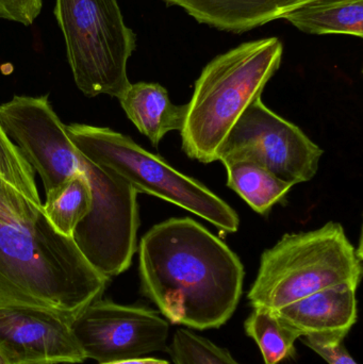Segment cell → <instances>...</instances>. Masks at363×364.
I'll list each match as a JSON object with an SVG mask.
<instances>
[{
  "label": "cell",
  "mask_w": 363,
  "mask_h": 364,
  "mask_svg": "<svg viewBox=\"0 0 363 364\" xmlns=\"http://www.w3.org/2000/svg\"><path fill=\"white\" fill-rule=\"evenodd\" d=\"M109 280L57 230L40 199L0 176V307L40 310L72 325Z\"/></svg>",
  "instance_id": "obj_1"
},
{
  "label": "cell",
  "mask_w": 363,
  "mask_h": 364,
  "mask_svg": "<svg viewBox=\"0 0 363 364\" xmlns=\"http://www.w3.org/2000/svg\"><path fill=\"white\" fill-rule=\"evenodd\" d=\"M139 260L143 293L173 324L219 328L238 307L240 259L192 218L155 225L141 240Z\"/></svg>",
  "instance_id": "obj_2"
},
{
  "label": "cell",
  "mask_w": 363,
  "mask_h": 364,
  "mask_svg": "<svg viewBox=\"0 0 363 364\" xmlns=\"http://www.w3.org/2000/svg\"><path fill=\"white\" fill-rule=\"evenodd\" d=\"M283 43L277 38L243 43L215 57L196 80L180 130L188 157L217 161V151L245 109L261 97L278 70Z\"/></svg>",
  "instance_id": "obj_3"
},
{
  "label": "cell",
  "mask_w": 363,
  "mask_h": 364,
  "mask_svg": "<svg viewBox=\"0 0 363 364\" xmlns=\"http://www.w3.org/2000/svg\"><path fill=\"white\" fill-rule=\"evenodd\" d=\"M362 255L338 223L309 232L286 235L262 254L247 299L253 308L279 309L338 284L358 287Z\"/></svg>",
  "instance_id": "obj_4"
},
{
  "label": "cell",
  "mask_w": 363,
  "mask_h": 364,
  "mask_svg": "<svg viewBox=\"0 0 363 364\" xmlns=\"http://www.w3.org/2000/svg\"><path fill=\"white\" fill-rule=\"evenodd\" d=\"M70 141L83 156L128 182L138 193L174 203L227 232L240 225L237 212L200 181L178 172L129 136L85 124L66 126Z\"/></svg>",
  "instance_id": "obj_5"
},
{
  "label": "cell",
  "mask_w": 363,
  "mask_h": 364,
  "mask_svg": "<svg viewBox=\"0 0 363 364\" xmlns=\"http://www.w3.org/2000/svg\"><path fill=\"white\" fill-rule=\"evenodd\" d=\"M55 15L78 89L89 97L119 98L130 85L127 63L136 34L117 0H55Z\"/></svg>",
  "instance_id": "obj_6"
},
{
  "label": "cell",
  "mask_w": 363,
  "mask_h": 364,
  "mask_svg": "<svg viewBox=\"0 0 363 364\" xmlns=\"http://www.w3.org/2000/svg\"><path fill=\"white\" fill-rule=\"evenodd\" d=\"M323 156L298 126L266 108L261 97L239 117L217 151V161H247L292 186L311 181Z\"/></svg>",
  "instance_id": "obj_7"
},
{
  "label": "cell",
  "mask_w": 363,
  "mask_h": 364,
  "mask_svg": "<svg viewBox=\"0 0 363 364\" xmlns=\"http://www.w3.org/2000/svg\"><path fill=\"white\" fill-rule=\"evenodd\" d=\"M70 326L87 359L98 363L168 350L170 324L146 307L119 305L100 297Z\"/></svg>",
  "instance_id": "obj_8"
},
{
  "label": "cell",
  "mask_w": 363,
  "mask_h": 364,
  "mask_svg": "<svg viewBox=\"0 0 363 364\" xmlns=\"http://www.w3.org/2000/svg\"><path fill=\"white\" fill-rule=\"evenodd\" d=\"M0 354L8 364H76L87 359L70 323L19 307H0Z\"/></svg>",
  "instance_id": "obj_9"
},
{
  "label": "cell",
  "mask_w": 363,
  "mask_h": 364,
  "mask_svg": "<svg viewBox=\"0 0 363 364\" xmlns=\"http://www.w3.org/2000/svg\"><path fill=\"white\" fill-rule=\"evenodd\" d=\"M357 287H330L274 310L276 316L302 337H347L357 322Z\"/></svg>",
  "instance_id": "obj_10"
},
{
  "label": "cell",
  "mask_w": 363,
  "mask_h": 364,
  "mask_svg": "<svg viewBox=\"0 0 363 364\" xmlns=\"http://www.w3.org/2000/svg\"><path fill=\"white\" fill-rule=\"evenodd\" d=\"M183 9L200 23L223 31H249L281 19L289 0H163Z\"/></svg>",
  "instance_id": "obj_11"
},
{
  "label": "cell",
  "mask_w": 363,
  "mask_h": 364,
  "mask_svg": "<svg viewBox=\"0 0 363 364\" xmlns=\"http://www.w3.org/2000/svg\"><path fill=\"white\" fill-rule=\"evenodd\" d=\"M119 100L130 121L155 147L168 132L183 129L187 105L173 104L159 83H130Z\"/></svg>",
  "instance_id": "obj_12"
},
{
  "label": "cell",
  "mask_w": 363,
  "mask_h": 364,
  "mask_svg": "<svg viewBox=\"0 0 363 364\" xmlns=\"http://www.w3.org/2000/svg\"><path fill=\"white\" fill-rule=\"evenodd\" d=\"M281 18L308 34L363 36V0H313Z\"/></svg>",
  "instance_id": "obj_13"
},
{
  "label": "cell",
  "mask_w": 363,
  "mask_h": 364,
  "mask_svg": "<svg viewBox=\"0 0 363 364\" xmlns=\"http://www.w3.org/2000/svg\"><path fill=\"white\" fill-rule=\"evenodd\" d=\"M224 166L227 170V186L262 215L283 201L293 186L251 162H228Z\"/></svg>",
  "instance_id": "obj_14"
},
{
  "label": "cell",
  "mask_w": 363,
  "mask_h": 364,
  "mask_svg": "<svg viewBox=\"0 0 363 364\" xmlns=\"http://www.w3.org/2000/svg\"><path fill=\"white\" fill-rule=\"evenodd\" d=\"M79 170L70 181L46 194V203L43 205L53 226L67 237H72L76 227L91 211L92 191L81 170L80 159Z\"/></svg>",
  "instance_id": "obj_15"
},
{
  "label": "cell",
  "mask_w": 363,
  "mask_h": 364,
  "mask_svg": "<svg viewBox=\"0 0 363 364\" xmlns=\"http://www.w3.org/2000/svg\"><path fill=\"white\" fill-rule=\"evenodd\" d=\"M245 333L257 343L266 364H278L294 358L300 336L272 310L254 308L244 323Z\"/></svg>",
  "instance_id": "obj_16"
},
{
  "label": "cell",
  "mask_w": 363,
  "mask_h": 364,
  "mask_svg": "<svg viewBox=\"0 0 363 364\" xmlns=\"http://www.w3.org/2000/svg\"><path fill=\"white\" fill-rule=\"evenodd\" d=\"M168 352L174 364H241L228 350L188 329L174 333Z\"/></svg>",
  "instance_id": "obj_17"
},
{
  "label": "cell",
  "mask_w": 363,
  "mask_h": 364,
  "mask_svg": "<svg viewBox=\"0 0 363 364\" xmlns=\"http://www.w3.org/2000/svg\"><path fill=\"white\" fill-rule=\"evenodd\" d=\"M0 176L27 193L33 198L40 199L34 171L21 155L18 147L9 138L0 126Z\"/></svg>",
  "instance_id": "obj_18"
},
{
  "label": "cell",
  "mask_w": 363,
  "mask_h": 364,
  "mask_svg": "<svg viewBox=\"0 0 363 364\" xmlns=\"http://www.w3.org/2000/svg\"><path fill=\"white\" fill-rule=\"evenodd\" d=\"M303 344L317 353L328 364H357L345 346V338L336 336H307Z\"/></svg>",
  "instance_id": "obj_19"
},
{
  "label": "cell",
  "mask_w": 363,
  "mask_h": 364,
  "mask_svg": "<svg viewBox=\"0 0 363 364\" xmlns=\"http://www.w3.org/2000/svg\"><path fill=\"white\" fill-rule=\"evenodd\" d=\"M42 0H0V18L31 25L40 14Z\"/></svg>",
  "instance_id": "obj_20"
},
{
  "label": "cell",
  "mask_w": 363,
  "mask_h": 364,
  "mask_svg": "<svg viewBox=\"0 0 363 364\" xmlns=\"http://www.w3.org/2000/svg\"><path fill=\"white\" fill-rule=\"evenodd\" d=\"M99 364H168V363L166 360H162V359L146 358V357H142V358L109 361V363Z\"/></svg>",
  "instance_id": "obj_21"
},
{
  "label": "cell",
  "mask_w": 363,
  "mask_h": 364,
  "mask_svg": "<svg viewBox=\"0 0 363 364\" xmlns=\"http://www.w3.org/2000/svg\"><path fill=\"white\" fill-rule=\"evenodd\" d=\"M313 1V0H289L288 2V11L292 10V9L296 8V6H302V4H306V2Z\"/></svg>",
  "instance_id": "obj_22"
},
{
  "label": "cell",
  "mask_w": 363,
  "mask_h": 364,
  "mask_svg": "<svg viewBox=\"0 0 363 364\" xmlns=\"http://www.w3.org/2000/svg\"><path fill=\"white\" fill-rule=\"evenodd\" d=\"M0 364H8L6 361L4 360V357L1 356V354H0Z\"/></svg>",
  "instance_id": "obj_23"
}]
</instances>
